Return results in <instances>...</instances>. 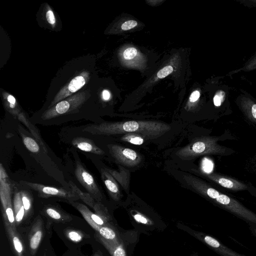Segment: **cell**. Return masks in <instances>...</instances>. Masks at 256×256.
Segmentation results:
<instances>
[{
	"instance_id": "5b68a950",
	"label": "cell",
	"mask_w": 256,
	"mask_h": 256,
	"mask_svg": "<svg viewBox=\"0 0 256 256\" xmlns=\"http://www.w3.org/2000/svg\"><path fill=\"white\" fill-rule=\"evenodd\" d=\"M85 98L84 94H80L62 100L44 112L42 118L44 120H50L68 113L80 106L84 102Z\"/></svg>"
},
{
	"instance_id": "4316f807",
	"label": "cell",
	"mask_w": 256,
	"mask_h": 256,
	"mask_svg": "<svg viewBox=\"0 0 256 256\" xmlns=\"http://www.w3.org/2000/svg\"><path fill=\"white\" fill-rule=\"evenodd\" d=\"M138 24L136 21L134 20H128L124 22L121 28L122 30H127L136 27Z\"/></svg>"
},
{
	"instance_id": "30bf717a",
	"label": "cell",
	"mask_w": 256,
	"mask_h": 256,
	"mask_svg": "<svg viewBox=\"0 0 256 256\" xmlns=\"http://www.w3.org/2000/svg\"><path fill=\"white\" fill-rule=\"evenodd\" d=\"M8 238L12 250L16 256H26V250L22 239L16 228L12 227L6 220H3Z\"/></svg>"
},
{
	"instance_id": "d6a6232c",
	"label": "cell",
	"mask_w": 256,
	"mask_h": 256,
	"mask_svg": "<svg viewBox=\"0 0 256 256\" xmlns=\"http://www.w3.org/2000/svg\"><path fill=\"white\" fill-rule=\"evenodd\" d=\"M110 98V94L107 90H104L102 92V98L104 100H108Z\"/></svg>"
},
{
	"instance_id": "cb8c5ba5",
	"label": "cell",
	"mask_w": 256,
	"mask_h": 256,
	"mask_svg": "<svg viewBox=\"0 0 256 256\" xmlns=\"http://www.w3.org/2000/svg\"><path fill=\"white\" fill-rule=\"evenodd\" d=\"M138 54L136 49L133 47L128 48L123 52V56L124 59L128 60L135 58Z\"/></svg>"
},
{
	"instance_id": "7c38bea8",
	"label": "cell",
	"mask_w": 256,
	"mask_h": 256,
	"mask_svg": "<svg viewBox=\"0 0 256 256\" xmlns=\"http://www.w3.org/2000/svg\"><path fill=\"white\" fill-rule=\"evenodd\" d=\"M87 75L78 76L74 78L68 85L62 88L57 94L54 100L50 106V107L53 106L62 98L70 96L72 93L76 92L82 87L86 82Z\"/></svg>"
},
{
	"instance_id": "603a6c76",
	"label": "cell",
	"mask_w": 256,
	"mask_h": 256,
	"mask_svg": "<svg viewBox=\"0 0 256 256\" xmlns=\"http://www.w3.org/2000/svg\"><path fill=\"white\" fill-rule=\"evenodd\" d=\"M98 232L102 238L106 240H112L114 239L116 236L114 232L111 228L106 226H102Z\"/></svg>"
},
{
	"instance_id": "4fadbf2b",
	"label": "cell",
	"mask_w": 256,
	"mask_h": 256,
	"mask_svg": "<svg viewBox=\"0 0 256 256\" xmlns=\"http://www.w3.org/2000/svg\"><path fill=\"white\" fill-rule=\"evenodd\" d=\"M72 144L74 147L84 152L98 155L104 154V152L89 138L84 137H76L72 140Z\"/></svg>"
},
{
	"instance_id": "83f0119b",
	"label": "cell",
	"mask_w": 256,
	"mask_h": 256,
	"mask_svg": "<svg viewBox=\"0 0 256 256\" xmlns=\"http://www.w3.org/2000/svg\"><path fill=\"white\" fill-rule=\"evenodd\" d=\"M46 18L48 22L52 25L54 24L56 18L52 10H48L46 13Z\"/></svg>"
},
{
	"instance_id": "484cf974",
	"label": "cell",
	"mask_w": 256,
	"mask_h": 256,
	"mask_svg": "<svg viewBox=\"0 0 256 256\" xmlns=\"http://www.w3.org/2000/svg\"><path fill=\"white\" fill-rule=\"evenodd\" d=\"M224 92L222 91H220L218 92L214 98V104L216 106H219L221 105L222 102L224 101Z\"/></svg>"
},
{
	"instance_id": "f546056e",
	"label": "cell",
	"mask_w": 256,
	"mask_h": 256,
	"mask_svg": "<svg viewBox=\"0 0 256 256\" xmlns=\"http://www.w3.org/2000/svg\"><path fill=\"white\" fill-rule=\"evenodd\" d=\"M114 256H125L124 250L120 247L118 248L114 252Z\"/></svg>"
},
{
	"instance_id": "5bb4252c",
	"label": "cell",
	"mask_w": 256,
	"mask_h": 256,
	"mask_svg": "<svg viewBox=\"0 0 256 256\" xmlns=\"http://www.w3.org/2000/svg\"><path fill=\"white\" fill-rule=\"evenodd\" d=\"M42 214L49 220L56 222H66L72 220L69 214L52 206H44Z\"/></svg>"
},
{
	"instance_id": "3957f363",
	"label": "cell",
	"mask_w": 256,
	"mask_h": 256,
	"mask_svg": "<svg viewBox=\"0 0 256 256\" xmlns=\"http://www.w3.org/2000/svg\"><path fill=\"white\" fill-rule=\"evenodd\" d=\"M218 138L212 136H201L178 150L176 154L183 160H190L204 154L228 155L232 150L218 144Z\"/></svg>"
},
{
	"instance_id": "ba28073f",
	"label": "cell",
	"mask_w": 256,
	"mask_h": 256,
	"mask_svg": "<svg viewBox=\"0 0 256 256\" xmlns=\"http://www.w3.org/2000/svg\"><path fill=\"white\" fill-rule=\"evenodd\" d=\"M74 174L78 180L89 194L96 200H100L102 194L96 180L79 162L76 163Z\"/></svg>"
},
{
	"instance_id": "ffe728a7",
	"label": "cell",
	"mask_w": 256,
	"mask_h": 256,
	"mask_svg": "<svg viewBox=\"0 0 256 256\" xmlns=\"http://www.w3.org/2000/svg\"><path fill=\"white\" fill-rule=\"evenodd\" d=\"M22 139L24 146L30 152L33 153H36L39 152V145L34 138L22 135Z\"/></svg>"
},
{
	"instance_id": "8992f818",
	"label": "cell",
	"mask_w": 256,
	"mask_h": 256,
	"mask_svg": "<svg viewBox=\"0 0 256 256\" xmlns=\"http://www.w3.org/2000/svg\"><path fill=\"white\" fill-rule=\"evenodd\" d=\"M112 156L125 166L132 167L138 166L142 161L141 156L135 150L117 144L108 145Z\"/></svg>"
},
{
	"instance_id": "ac0fdd59",
	"label": "cell",
	"mask_w": 256,
	"mask_h": 256,
	"mask_svg": "<svg viewBox=\"0 0 256 256\" xmlns=\"http://www.w3.org/2000/svg\"><path fill=\"white\" fill-rule=\"evenodd\" d=\"M204 241L212 247L219 250L222 255L224 256H243L233 252L230 250L222 245L217 240L210 236H206Z\"/></svg>"
},
{
	"instance_id": "52a82bcc",
	"label": "cell",
	"mask_w": 256,
	"mask_h": 256,
	"mask_svg": "<svg viewBox=\"0 0 256 256\" xmlns=\"http://www.w3.org/2000/svg\"><path fill=\"white\" fill-rule=\"evenodd\" d=\"M30 188L34 190L42 198L58 197L68 200L70 202L78 200L79 198L73 192L61 188L48 186L41 184L24 182Z\"/></svg>"
},
{
	"instance_id": "44dd1931",
	"label": "cell",
	"mask_w": 256,
	"mask_h": 256,
	"mask_svg": "<svg viewBox=\"0 0 256 256\" xmlns=\"http://www.w3.org/2000/svg\"><path fill=\"white\" fill-rule=\"evenodd\" d=\"M65 234L70 240L74 242H80L84 237L81 232L74 229H68Z\"/></svg>"
},
{
	"instance_id": "4dcf8cb0",
	"label": "cell",
	"mask_w": 256,
	"mask_h": 256,
	"mask_svg": "<svg viewBox=\"0 0 256 256\" xmlns=\"http://www.w3.org/2000/svg\"><path fill=\"white\" fill-rule=\"evenodd\" d=\"M134 217L136 220L138 222H140L144 224H146L147 222V220L144 218L143 216L140 214H136L134 216Z\"/></svg>"
},
{
	"instance_id": "9a60e30c",
	"label": "cell",
	"mask_w": 256,
	"mask_h": 256,
	"mask_svg": "<svg viewBox=\"0 0 256 256\" xmlns=\"http://www.w3.org/2000/svg\"><path fill=\"white\" fill-rule=\"evenodd\" d=\"M13 208L16 226L20 224L26 216L24 208L22 201L21 192L16 191L14 196Z\"/></svg>"
},
{
	"instance_id": "e575fe53",
	"label": "cell",
	"mask_w": 256,
	"mask_h": 256,
	"mask_svg": "<svg viewBox=\"0 0 256 256\" xmlns=\"http://www.w3.org/2000/svg\"></svg>"
},
{
	"instance_id": "d6986e66",
	"label": "cell",
	"mask_w": 256,
	"mask_h": 256,
	"mask_svg": "<svg viewBox=\"0 0 256 256\" xmlns=\"http://www.w3.org/2000/svg\"><path fill=\"white\" fill-rule=\"evenodd\" d=\"M144 138L136 134H124L122 138V141L126 142L136 145L142 144L144 142Z\"/></svg>"
},
{
	"instance_id": "2e32d148",
	"label": "cell",
	"mask_w": 256,
	"mask_h": 256,
	"mask_svg": "<svg viewBox=\"0 0 256 256\" xmlns=\"http://www.w3.org/2000/svg\"><path fill=\"white\" fill-rule=\"evenodd\" d=\"M102 179L110 194L113 198H117L120 194L118 184L108 170H102Z\"/></svg>"
},
{
	"instance_id": "e0dca14e",
	"label": "cell",
	"mask_w": 256,
	"mask_h": 256,
	"mask_svg": "<svg viewBox=\"0 0 256 256\" xmlns=\"http://www.w3.org/2000/svg\"><path fill=\"white\" fill-rule=\"evenodd\" d=\"M71 191L76 194L80 199L92 208H94L96 202L95 199L90 194L80 190L72 182L68 183Z\"/></svg>"
},
{
	"instance_id": "f1b7e54d",
	"label": "cell",
	"mask_w": 256,
	"mask_h": 256,
	"mask_svg": "<svg viewBox=\"0 0 256 256\" xmlns=\"http://www.w3.org/2000/svg\"><path fill=\"white\" fill-rule=\"evenodd\" d=\"M200 96V93L198 90H194L190 96V102H194L198 99Z\"/></svg>"
},
{
	"instance_id": "8fae6325",
	"label": "cell",
	"mask_w": 256,
	"mask_h": 256,
	"mask_svg": "<svg viewBox=\"0 0 256 256\" xmlns=\"http://www.w3.org/2000/svg\"><path fill=\"white\" fill-rule=\"evenodd\" d=\"M203 174L218 185L233 191L243 190L247 186L235 179L215 173L204 172Z\"/></svg>"
},
{
	"instance_id": "277c9868",
	"label": "cell",
	"mask_w": 256,
	"mask_h": 256,
	"mask_svg": "<svg viewBox=\"0 0 256 256\" xmlns=\"http://www.w3.org/2000/svg\"><path fill=\"white\" fill-rule=\"evenodd\" d=\"M12 186L2 164L0 166V198L3 220L16 228L15 216L12 200Z\"/></svg>"
},
{
	"instance_id": "836d02e7",
	"label": "cell",
	"mask_w": 256,
	"mask_h": 256,
	"mask_svg": "<svg viewBox=\"0 0 256 256\" xmlns=\"http://www.w3.org/2000/svg\"><path fill=\"white\" fill-rule=\"evenodd\" d=\"M44 256H46V253H44Z\"/></svg>"
},
{
	"instance_id": "d4e9b609",
	"label": "cell",
	"mask_w": 256,
	"mask_h": 256,
	"mask_svg": "<svg viewBox=\"0 0 256 256\" xmlns=\"http://www.w3.org/2000/svg\"><path fill=\"white\" fill-rule=\"evenodd\" d=\"M173 70V67L170 65H168L160 70L158 72L156 76L158 78H163L171 74Z\"/></svg>"
},
{
	"instance_id": "7a4b0ae2",
	"label": "cell",
	"mask_w": 256,
	"mask_h": 256,
	"mask_svg": "<svg viewBox=\"0 0 256 256\" xmlns=\"http://www.w3.org/2000/svg\"><path fill=\"white\" fill-rule=\"evenodd\" d=\"M184 179L195 190L216 202L222 208L256 224V214L234 198L222 194L197 178L186 175Z\"/></svg>"
},
{
	"instance_id": "d590c367",
	"label": "cell",
	"mask_w": 256,
	"mask_h": 256,
	"mask_svg": "<svg viewBox=\"0 0 256 256\" xmlns=\"http://www.w3.org/2000/svg\"></svg>"
},
{
	"instance_id": "1f68e13d",
	"label": "cell",
	"mask_w": 256,
	"mask_h": 256,
	"mask_svg": "<svg viewBox=\"0 0 256 256\" xmlns=\"http://www.w3.org/2000/svg\"><path fill=\"white\" fill-rule=\"evenodd\" d=\"M7 100L10 104L16 105V100L15 98L12 95H8Z\"/></svg>"
},
{
	"instance_id": "7402d4cb",
	"label": "cell",
	"mask_w": 256,
	"mask_h": 256,
	"mask_svg": "<svg viewBox=\"0 0 256 256\" xmlns=\"http://www.w3.org/2000/svg\"><path fill=\"white\" fill-rule=\"evenodd\" d=\"M22 201L24 208L26 216H27L32 210V199L28 193L26 191L21 192Z\"/></svg>"
},
{
	"instance_id": "9c48e42d",
	"label": "cell",
	"mask_w": 256,
	"mask_h": 256,
	"mask_svg": "<svg viewBox=\"0 0 256 256\" xmlns=\"http://www.w3.org/2000/svg\"><path fill=\"white\" fill-rule=\"evenodd\" d=\"M44 234L42 219L38 217L30 229L28 236V246L30 254L34 256L36 254Z\"/></svg>"
},
{
	"instance_id": "6da1fadb",
	"label": "cell",
	"mask_w": 256,
	"mask_h": 256,
	"mask_svg": "<svg viewBox=\"0 0 256 256\" xmlns=\"http://www.w3.org/2000/svg\"><path fill=\"white\" fill-rule=\"evenodd\" d=\"M168 124L156 121L128 120L102 122L88 126L83 131L92 134L112 135L136 134L146 140L156 138L170 131Z\"/></svg>"
}]
</instances>
